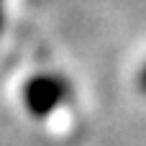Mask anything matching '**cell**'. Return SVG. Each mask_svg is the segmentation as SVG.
Returning <instances> with one entry per match:
<instances>
[{
	"label": "cell",
	"instance_id": "obj_1",
	"mask_svg": "<svg viewBox=\"0 0 146 146\" xmlns=\"http://www.w3.org/2000/svg\"><path fill=\"white\" fill-rule=\"evenodd\" d=\"M72 92L69 82L59 74H36L26 87H23V103L31 115L44 118L49 115L67 95Z\"/></svg>",
	"mask_w": 146,
	"mask_h": 146
},
{
	"label": "cell",
	"instance_id": "obj_2",
	"mask_svg": "<svg viewBox=\"0 0 146 146\" xmlns=\"http://www.w3.org/2000/svg\"><path fill=\"white\" fill-rule=\"evenodd\" d=\"M139 90L146 95V64L141 67V72H139Z\"/></svg>",
	"mask_w": 146,
	"mask_h": 146
},
{
	"label": "cell",
	"instance_id": "obj_3",
	"mask_svg": "<svg viewBox=\"0 0 146 146\" xmlns=\"http://www.w3.org/2000/svg\"><path fill=\"white\" fill-rule=\"evenodd\" d=\"M3 21L5 18H3V0H0V31H3Z\"/></svg>",
	"mask_w": 146,
	"mask_h": 146
}]
</instances>
